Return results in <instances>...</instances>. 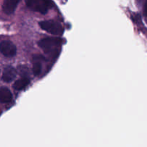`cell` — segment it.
Segmentation results:
<instances>
[{"instance_id": "6da1fadb", "label": "cell", "mask_w": 147, "mask_h": 147, "mask_svg": "<svg viewBox=\"0 0 147 147\" xmlns=\"http://www.w3.org/2000/svg\"><path fill=\"white\" fill-rule=\"evenodd\" d=\"M62 42V39L60 37H47L41 39L38 42V45L50 58L55 59L60 53Z\"/></svg>"}, {"instance_id": "7a4b0ae2", "label": "cell", "mask_w": 147, "mask_h": 147, "mask_svg": "<svg viewBox=\"0 0 147 147\" xmlns=\"http://www.w3.org/2000/svg\"><path fill=\"white\" fill-rule=\"evenodd\" d=\"M41 29L53 35H61L64 32V29L60 23L53 20H43L39 22Z\"/></svg>"}, {"instance_id": "3957f363", "label": "cell", "mask_w": 147, "mask_h": 147, "mask_svg": "<svg viewBox=\"0 0 147 147\" xmlns=\"http://www.w3.org/2000/svg\"><path fill=\"white\" fill-rule=\"evenodd\" d=\"M26 4L30 9L44 14L51 8L53 2L47 0H29L26 1Z\"/></svg>"}, {"instance_id": "277c9868", "label": "cell", "mask_w": 147, "mask_h": 147, "mask_svg": "<svg viewBox=\"0 0 147 147\" xmlns=\"http://www.w3.org/2000/svg\"><path fill=\"white\" fill-rule=\"evenodd\" d=\"M0 50L4 57H11L15 55L17 47L12 42L9 40H3L0 43Z\"/></svg>"}, {"instance_id": "5b68a950", "label": "cell", "mask_w": 147, "mask_h": 147, "mask_svg": "<svg viewBox=\"0 0 147 147\" xmlns=\"http://www.w3.org/2000/svg\"><path fill=\"white\" fill-rule=\"evenodd\" d=\"M45 61L43 56L35 55L32 57V72L34 76H39L42 70V63Z\"/></svg>"}, {"instance_id": "8992f818", "label": "cell", "mask_w": 147, "mask_h": 147, "mask_svg": "<svg viewBox=\"0 0 147 147\" xmlns=\"http://www.w3.org/2000/svg\"><path fill=\"white\" fill-rule=\"evenodd\" d=\"M17 76V70L11 65L6 66L2 72L1 79L5 83H10Z\"/></svg>"}, {"instance_id": "52a82bcc", "label": "cell", "mask_w": 147, "mask_h": 147, "mask_svg": "<svg viewBox=\"0 0 147 147\" xmlns=\"http://www.w3.org/2000/svg\"><path fill=\"white\" fill-rule=\"evenodd\" d=\"M20 1L19 0H7L4 1L2 5V9L5 14H11L17 8Z\"/></svg>"}, {"instance_id": "ba28073f", "label": "cell", "mask_w": 147, "mask_h": 147, "mask_svg": "<svg viewBox=\"0 0 147 147\" xmlns=\"http://www.w3.org/2000/svg\"><path fill=\"white\" fill-rule=\"evenodd\" d=\"M12 100V94L9 88L7 87H2L0 88V102L1 103H8Z\"/></svg>"}, {"instance_id": "9c48e42d", "label": "cell", "mask_w": 147, "mask_h": 147, "mask_svg": "<svg viewBox=\"0 0 147 147\" xmlns=\"http://www.w3.org/2000/svg\"><path fill=\"white\" fill-rule=\"evenodd\" d=\"M30 80L27 77H22L16 80L13 84V88L16 90H22L30 84Z\"/></svg>"}, {"instance_id": "30bf717a", "label": "cell", "mask_w": 147, "mask_h": 147, "mask_svg": "<svg viewBox=\"0 0 147 147\" xmlns=\"http://www.w3.org/2000/svg\"><path fill=\"white\" fill-rule=\"evenodd\" d=\"M144 16L147 18V1L145 2L144 7Z\"/></svg>"}]
</instances>
